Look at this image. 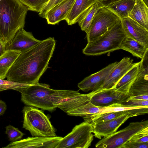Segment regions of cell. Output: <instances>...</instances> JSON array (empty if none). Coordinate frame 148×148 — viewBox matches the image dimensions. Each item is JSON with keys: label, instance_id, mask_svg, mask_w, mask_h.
<instances>
[{"label": "cell", "instance_id": "7402d4cb", "mask_svg": "<svg viewBox=\"0 0 148 148\" xmlns=\"http://www.w3.org/2000/svg\"><path fill=\"white\" fill-rule=\"evenodd\" d=\"M15 50L5 51L0 57V78L4 79L9 69L20 54Z\"/></svg>", "mask_w": 148, "mask_h": 148}, {"label": "cell", "instance_id": "1f68e13d", "mask_svg": "<svg viewBox=\"0 0 148 148\" xmlns=\"http://www.w3.org/2000/svg\"><path fill=\"white\" fill-rule=\"evenodd\" d=\"M128 141L137 143L148 142V129L134 135Z\"/></svg>", "mask_w": 148, "mask_h": 148}, {"label": "cell", "instance_id": "ac0fdd59", "mask_svg": "<svg viewBox=\"0 0 148 148\" xmlns=\"http://www.w3.org/2000/svg\"><path fill=\"white\" fill-rule=\"evenodd\" d=\"M148 7L142 0H136L129 17L148 30Z\"/></svg>", "mask_w": 148, "mask_h": 148}, {"label": "cell", "instance_id": "7a4b0ae2", "mask_svg": "<svg viewBox=\"0 0 148 148\" xmlns=\"http://www.w3.org/2000/svg\"><path fill=\"white\" fill-rule=\"evenodd\" d=\"M49 87L48 84L39 83L31 85L21 93V100L27 106L51 111L62 102L83 95L77 91Z\"/></svg>", "mask_w": 148, "mask_h": 148}, {"label": "cell", "instance_id": "6da1fadb", "mask_svg": "<svg viewBox=\"0 0 148 148\" xmlns=\"http://www.w3.org/2000/svg\"><path fill=\"white\" fill-rule=\"evenodd\" d=\"M56 44L54 38L49 37L21 52L8 72L7 79L29 85L38 83L48 68Z\"/></svg>", "mask_w": 148, "mask_h": 148}, {"label": "cell", "instance_id": "4fadbf2b", "mask_svg": "<svg viewBox=\"0 0 148 148\" xmlns=\"http://www.w3.org/2000/svg\"><path fill=\"white\" fill-rule=\"evenodd\" d=\"M130 57H124L112 69L102 86L98 90L113 88L121 78L133 66L135 63Z\"/></svg>", "mask_w": 148, "mask_h": 148}, {"label": "cell", "instance_id": "484cf974", "mask_svg": "<svg viewBox=\"0 0 148 148\" xmlns=\"http://www.w3.org/2000/svg\"><path fill=\"white\" fill-rule=\"evenodd\" d=\"M126 113L127 111H121L107 113H100L93 115L83 117L84 121L90 124L107 121L116 117Z\"/></svg>", "mask_w": 148, "mask_h": 148}, {"label": "cell", "instance_id": "f1b7e54d", "mask_svg": "<svg viewBox=\"0 0 148 148\" xmlns=\"http://www.w3.org/2000/svg\"><path fill=\"white\" fill-rule=\"evenodd\" d=\"M5 133L7 135L9 140L11 142L20 140L25 134L18 128L9 125L5 127Z\"/></svg>", "mask_w": 148, "mask_h": 148}, {"label": "cell", "instance_id": "9c48e42d", "mask_svg": "<svg viewBox=\"0 0 148 148\" xmlns=\"http://www.w3.org/2000/svg\"><path fill=\"white\" fill-rule=\"evenodd\" d=\"M129 97L128 94L117 91L113 88L95 91L90 97V101L96 106L107 107L120 103Z\"/></svg>", "mask_w": 148, "mask_h": 148}, {"label": "cell", "instance_id": "d6986e66", "mask_svg": "<svg viewBox=\"0 0 148 148\" xmlns=\"http://www.w3.org/2000/svg\"><path fill=\"white\" fill-rule=\"evenodd\" d=\"M96 1V0H75L65 20L68 25H71L77 23L81 14Z\"/></svg>", "mask_w": 148, "mask_h": 148}, {"label": "cell", "instance_id": "8d00e7d4", "mask_svg": "<svg viewBox=\"0 0 148 148\" xmlns=\"http://www.w3.org/2000/svg\"><path fill=\"white\" fill-rule=\"evenodd\" d=\"M6 45V43L0 39V57L5 52Z\"/></svg>", "mask_w": 148, "mask_h": 148}, {"label": "cell", "instance_id": "f546056e", "mask_svg": "<svg viewBox=\"0 0 148 148\" xmlns=\"http://www.w3.org/2000/svg\"><path fill=\"white\" fill-rule=\"evenodd\" d=\"M148 106V100H138L129 99L120 103L115 104L108 107L122 106L139 107Z\"/></svg>", "mask_w": 148, "mask_h": 148}, {"label": "cell", "instance_id": "52a82bcc", "mask_svg": "<svg viewBox=\"0 0 148 148\" xmlns=\"http://www.w3.org/2000/svg\"><path fill=\"white\" fill-rule=\"evenodd\" d=\"M121 20L107 7H101L95 14L86 33L88 42L95 40L106 33Z\"/></svg>", "mask_w": 148, "mask_h": 148}, {"label": "cell", "instance_id": "9a60e30c", "mask_svg": "<svg viewBox=\"0 0 148 148\" xmlns=\"http://www.w3.org/2000/svg\"><path fill=\"white\" fill-rule=\"evenodd\" d=\"M126 36L136 40L148 48V30L129 17L121 19Z\"/></svg>", "mask_w": 148, "mask_h": 148}, {"label": "cell", "instance_id": "d6a6232c", "mask_svg": "<svg viewBox=\"0 0 148 148\" xmlns=\"http://www.w3.org/2000/svg\"><path fill=\"white\" fill-rule=\"evenodd\" d=\"M148 142L137 143L128 141L121 147V148H148Z\"/></svg>", "mask_w": 148, "mask_h": 148}, {"label": "cell", "instance_id": "2e32d148", "mask_svg": "<svg viewBox=\"0 0 148 148\" xmlns=\"http://www.w3.org/2000/svg\"><path fill=\"white\" fill-rule=\"evenodd\" d=\"M75 0H64L53 6L44 15L48 24L54 25L65 20Z\"/></svg>", "mask_w": 148, "mask_h": 148}, {"label": "cell", "instance_id": "83f0119b", "mask_svg": "<svg viewBox=\"0 0 148 148\" xmlns=\"http://www.w3.org/2000/svg\"><path fill=\"white\" fill-rule=\"evenodd\" d=\"M28 10L39 12L50 0H18Z\"/></svg>", "mask_w": 148, "mask_h": 148}, {"label": "cell", "instance_id": "e575fe53", "mask_svg": "<svg viewBox=\"0 0 148 148\" xmlns=\"http://www.w3.org/2000/svg\"><path fill=\"white\" fill-rule=\"evenodd\" d=\"M121 0H96L101 5L106 7L109 5Z\"/></svg>", "mask_w": 148, "mask_h": 148}, {"label": "cell", "instance_id": "8fae6325", "mask_svg": "<svg viewBox=\"0 0 148 148\" xmlns=\"http://www.w3.org/2000/svg\"><path fill=\"white\" fill-rule=\"evenodd\" d=\"M118 62H116L110 64L99 71L86 77L78 84V88L84 92L98 90L103 85L110 71Z\"/></svg>", "mask_w": 148, "mask_h": 148}, {"label": "cell", "instance_id": "7c38bea8", "mask_svg": "<svg viewBox=\"0 0 148 148\" xmlns=\"http://www.w3.org/2000/svg\"><path fill=\"white\" fill-rule=\"evenodd\" d=\"M131 117H132L131 114L126 113L107 121L91 124L93 128L94 136L101 139L102 137H106L113 134L122 124Z\"/></svg>", "mask_w": 148, "mask_h": 148}, {"label": "cell", "instance_id": "ffe728a7", "mask_svg": "<svg viewBox=\"0 0 148 148\" xmlns=\"http://www.w3.org/2000/svg\"><path fill=\"white\" fill-rule=\"evenodd\" d=\"M120 48V49L129 52L133 56L141 59L148 51V48L143 44L126 36L122 41Z\"/></svg>", "mask_w": 148, "mask_h": 148}, {"label": "cell", "instance_id": "3957f363", "mask_svg": "<svg viewBox=\"0 0 148 148\" xmlns=\"http://www.w3.org/2000/svg\"><path fill=\"white\" fill-rule=\"evenodd\" d=\"M28 11L18 0H0V39L7 44L24 28Z\"/></svg>", "mask_w": 148, "mask_h": 148}, {"label": "cell", "instance_id": "4316f807", "mask_svg": "<svg viewBox=\"0 0 148 148\" xmlns=\"http://www.w3.org/2000/svg\"><path fill=\"white\" fill-rule=\"evenodd\" d=\"M30 85L0 78V92L7 90H13L21 93Z\"/></svg>", "mask_w": 148, "mask_h": 148}, {"label": "cell", "instance_id": "cb8c5ba5", "mask_svg": "<svg viewBox=\"0 0 148 148\" xmlns=\"http://www.w3.org/2000/svg\"><path fill=\"white\" fill-rule=\"evenodd\" d=\"M106 107L96 106L90 101L66 113L69 115L84 117L102 113Z\"/></svg>", "mask_w": 148, "mask_h": 148}, {"label": "cell", "instance_id": "74e56055", "mask_svg": "<svg viewBox=\"0 0 148 148\" xmlns=\"http://www.w3.org/2000/svg\"><path fill=\"white\" fill-rule=\"evenodd\" d=\"M129 99L138 100H148V95L130 97Z\"/></svg>", "mask_w": 148, "mask_h": 148}, {"label": "cell", "instance_id": "ba28073f", "mask_svg": "<svg viewBox=\"0 0 148 148\" xmlns=\"http://www.w3.org/2000/svg\"><path fill=\"white\" fill-rule=\"evenodd\" d=\"M92 125L85 121L75 126L62 138L56 148H87L93 140Z\"/></svg>", "mask_w": 148, "mask_h": 148}, {"label": "cell", "instance_id": "8992f818", "mask_svg": "<svg viewBox=\"0 0 148 148\" xmlns=\"http://www.w3.org/2000/svg\"><path fill=\"white\" fill-rule=\"evenodd\" d=\"M148 129V121L130 123L124 129L104 137L95 145L99 148H121L136 134Z\"/></svg>", "mask_w": 148, "mask_h": 148}, {"label": "cell", "instance_id": "30bf717a", "mask_svg": "<svg viewBox=\"0 0 148 148\" xmlns=\"http://www.w3.org/2000/svg\"><path fill=\"white\" fill-rule=\"evenodd\" d=\"M62 137L43 136L28 137L27 138L11 142L3 148H56Z\"/></svg>", "mask_w": 148, "mask_h": 148}, {"label": "cell", "instance_id": "5bb4252c", "mask_svg": "<svg viewBox=\"0 0 148 148\" xmlns=\"http://www.w3.org/2000/svg\"><path fill=\"white\" fill-rule=\"evenodd\" d=\"M40 41L35 38L32 32H27L22 28L6 45L5 51L12 50L21 52L33 47Z\"/></svg>", "mask_w": 148, "mask_h": 148}, {"label": "cell", "instance_id": "5b68a950", "mask_svg": "<svg viewBox=\"0 0 148 148\" xmlns=\"http://www.w3.org/2000/svg\"><path fill=\"white\" fill-rule=\"evenodd\" d=\"M22 112L24 119L23 128L28 130L32 136H56L55 129L42 110L27 106L23 108Z\"/></svg>", "mask_w": 148, "mask_h": 148}, {"label": "cell", "instance_id": "4dcf8cb0", "mask_svg": "<svg viewBox=\"0 0 148 148\" xmlns=\"http://www.w3.org/2000/svg\"><path fill=\"white\" fill-rule=\"evenodd\" d=\"M140 62L138 76L148 75V51L146 52Z\"/></svg>", "mask_w": 148, "mask_h": 148}, {"label": "cell", "instance_id": "603a6c76", "mask_svg": "<svg viewBox=\"0 0 148 148\" xmlns=\"http://www.w3.org/2000/svg\"><path fill=\"white\" fill-rule=\"evenodd\" d=\"M136 0H121L111 4L107 6L121 19L129 17Z\"/></svg>", "mask_w": 148, "mask_h": 148}, {"label": "cell", "instance_id": "f35d334b", "mask_svg": "<svg viewBox=\"0 0 148 148\" xmlns=\"http://www.w3.org/2000/svg\"><path fill=\"white\" fill-rule=\"evenodd\" d=\"M145 4L148 6V0H142Z\"/></svg>", "mask_w": 148, "mask_h": 148}, {"label": "cell", "instance_id": "d590c367", "mask_svg": "<svg viewBox=\"0 0 148 148\" xmlns=\"http://www.w3.org/2000/svg\"><path fill=\"white\" fill-rule=\"evenodd\" d=\"M7 109V105L5 103L0 100V116L3 115Z\"/></svg>", "mask_w": 148, "mask_h": 148}, {"label": "cell", "instance_id": "e0dca14e", "mask_svg": "<svg viewBox=\"0 0 148 148\" xmlns=\"http://www.w3.org/2000/svg\"><path fill=\"white\" fill-rule=\"evenodd\" d=\"M140 61L135 63L132 67L121 78L114 88L119 92L128 94L129 89L137 77Z\"/></svg>", "mask_w": 148, "mask_h": 148}, {"label": "cell", "instance_id": "44dd1931", "mask_svg": "<svg viewBox=\"0 0 148 148\" xmlns=\"http://www.w3.org/2000/svg\"><path fill=\"white\" fill-rule=\"evenodd\" d=\"M102 6H103L96 1L81 14L77 23L82 30L87 32L95 14Z\"/></svg>", "mask_w": 148, "mask_h": 148}, {"label": "cell", "instance_id": "277c9868", "mask_svg": "<svg viewBox=\"0 0 148 148\" xmlns=\"http://www.w3.org/2000/svg\"><path fill=\"white\" fill-rule=\"evenodd\" d=\"M125 36L121 20L106 33L88 42L82 52L87 56H96L120 49L121 43Z\"/></svg>", "mask_w": 148, "mask_h": 148}, {"label": "cell", "instance_id": "836d02e7", "mask_svg": "<svg viewBox=\"0 0 148 148\" xmlns=\"http://www.w3.org/2000/svg\"><path fill=\"white\" fill-rule=\"evenodd\" d=\"M63 0H50L39 13V15L43 18L45 14L51 8Z\"/></svg>", "mask_w": 148, "mask_h": 148}, {"label": "cell", "instance_id": "d4e9b609", "mask_svg": "<svg viewBox=\"0 0 148 148\" xmlns=\"http://www.w3.org/2000/svg\"><path fill=\"white\" fill-rule=\"evenodd\" d=\"M130 97L148 95V75L138 76L128 92Z\"/></svg>", "mask_w": 148, "mask_h": 148}]
</instances>
